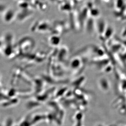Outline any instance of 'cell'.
Returning <instances> with one entry per match:
<instances>
[{
  "mask_svg": "<svg viewBox=\"0 0 126 126\" xmlns=\"http://www.w3.org/2000/svg\"><path fill=\"white\" fill-rule=\"evenodd\" d=\"M15 16V12L14 10H9L5 13L4 15V18L5 17V19H8L10 17V19H12V18Z\"/></svg>",
  "mask_w": 126,
  "mask_h": 126,
  "instance_id": "cell-1",
  "label": "cell"
},
{
  "mask_svg": "<svg viewBox=\"0 0 126 126\" xmlns=\"http://www.w3.org/2000/svg\"><path fill=\"white\" fill-rule=\"evenodd\" d=\"M5 6L4 5H1V4H0V12H1V11H2V10H3L4 9H5Z\"/></svg>",
  "mask_w": 126,
  "mask_h": 126,
  "instance_id": "cell-2",
  "label": "cell"
},
{
  "mask_svg": "<svg viewBox=\"0 0 126 126\" xmlns=\"http://www.w3.org/2000/svg\"><path fill=\"white\" fill-rule=\"evenodd\" d=\"M20 1H27V2H29V0H19Z\"/></svg>",
  "mask_w": 126,
  "mask_h": 126,
  "instance_id": "cell-3",
  "label": "cell"
}]
</instances>
